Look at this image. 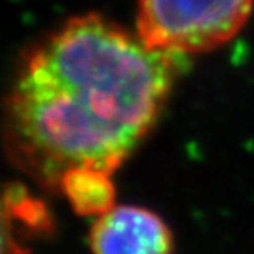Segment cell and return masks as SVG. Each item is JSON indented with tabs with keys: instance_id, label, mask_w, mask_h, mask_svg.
Returning a JSON list of instances; mask_svg holds the SVG:
<instances>
[{
	"instance_id": "3",
	"label": "cell",
	"mask_w": 254,
	"mask_h": 254,
	"mask_svg": "<svg viewBox=\"0 0 254 254\" xmlns=\"http://www.w3.org/2000/svg\"><path fill=\"white\" fill-rule=\"evenodd\" d=\"M89 246L93 254H172L174 236L157 213L135 205H116L94 220Z\"/></svg>"
},
{
	"instance_id": "4",
	"label": "cell",
	"mask_w": 254,
	"mask_h": 254,
	"mask_svg": "<svg viewBox=\"0 0 254 254\" xmlns=\"http://www.w3.org/2000/svg\"><path fill=\"white\" fill-rule=\"evenodd\" d=\"M111 172L98 167H74L66 170L57 190L68 200L74 213L99 218L116 206V189Z\"/></svg>"
},
{
	"instance_id": "5",
	"label": "cell",
	"mask_w": 254,
	"mask_h": 254,
	"mask_svg": "<svg viewBox=\"0 0 254 254\" xmlns=\"http://www.w3.org/2000/svg\"><path fill=\"white\" fill-rule=\"evenodd\" d=\"M53 230V218L48 208L40 198L30 195L22 185H8L3 193V236L35 238L38 235H50ZM18 238V251L25 253Z\"/></svg>"
},
{
	"instance_id": "2",
	"label": "cell",
	"mask_w": 254,
	"mask_h": 254,
	"mask_svg": "<svg viewBox=\"0 0 254 254\" xmlns=\"http://www.w3.org/2000/svg\"><path fill=\"white\" fill-rule=\"evenodd\" d=\"M254 0H137V35L172 57L211 52L245 27Z\"/></svg>"
},
{
	"instance_id": "1",
	"label": "cell",
	"mask_w": 254,
	"mask_h": 254,
	"mask_svg": "<svg viewBox=\"0 0 254 254\" xmlns=\"http://www.w3.org/2000/svg\"><path fill=\"white\" fill-rule=\"evenodd\" d=\"M182 62L103 15L69 18L17 71L5 116L13 162L52 189L74 167L113 174L157 123Z\"/></svg>"
}]
</instances>
